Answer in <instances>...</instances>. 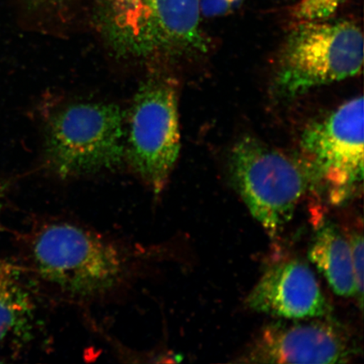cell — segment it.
Here are the masks:
<instances>
[{
    "label": "cell",
    "instance_id": "obj_1",
    "mask_svg": "<svg viewBox=\"0 0 364 364\" xmlns=\"http://www.w3.org/2000/svg\"><path fill=\"white\" fill-rule=\"evenodd\" d=\"M200 0H97L95 21L122 58L171 60L208 53Z\"/></svg>",
    "mask_w": 364,
    "mask_h": 364
},
{
    "label": "cell",
    "instance_id": "obj_2",
    "mask_svg": "<svg viewBox=\"0 0 364 364\" xmlns=\"http://www.w3.org/2000/svg\"><path fill=\"white\" fill-rule=\"evenodd\" d=\"M27 256L34 273L68 297H101L129 274V258L117 245L68 222L45 224L31 235Z\"/></svg>",
    "mask_w": 364,
    "mask_h": 364
},
{
    "label": "cell",
    "instance_id": "obj_3",
    "mask_svg": "<svg viewBox=\"0 0 364 364\" xmlns=\"http://www.w3.org/2000/svg\"><path fill=\"white\" fill-rule=\"evenodd\" d=\"M46 166L60 178L116 169L125 161L124 116L116 105H63L44 126Z\"/></svg>",
    "mask_w": 364,
    "mask_h": 364
},
{
    "label": "cell",
    "instance_id": "obj_4",
    "mask_svg": "<svg viewBox=\"0 0 364 364\" xmlns=\"http://www.w3.org/2000/svg\"><path fill=\"white\" fill-rule=\"evenodd\" d=\"M363 65V35L356 23L299 21L280 53L276 88L294 97L321 86L351 78Z\"/></svg>",
    "mask_w": 364,
    "mask_h": 364
},
{
    "label": "cell",
    "instance_id": "obj_5",
    "mask_svg": "<svg viewBox=\"0 0 364 364\" xmlns=\"http://www.w3.org/2000/svg\"><path fill=\"white\" fill-rule=\"evenodd\" d=\"M230 172L249 211L272 238L292 220L311 186L300 161L253 136H245L232 149Z\"/></svg>",
    "mask_w": 364,
    "mask_h": 364
},
{
    "label": "cell",
    "instance_id": "obj_6",
    "mask_svg": "<svg viewBox=\"0 0 364 364\" xmlns=\"http://www.w3.org/2000/svg\"><path fill=\"white\" fill-rule=\"evenodd\" d=\"M180 149L176 83L166 72L156 70L135 94L125 139V159L159 194L169 180Z\"/></svg>",
    "mask_w": 364,
    "mask_h": 364
},
{
    "label": "cell",
    "instance_id": "obj_7",
    "mask_svg": "<svg viewBox=\"0 0 364 364\" xmlns=\"http://www.w3.org/2000/svg\"><path fill=\"white\" fill-rule=\"evenodd\" d=\"M363 98L354 97L304 129L300 163L311 186L331 203H343L363 181Z\"/></svg>",
    "mask_w": 364,
    "mask_h": 364
},
{
    "label": "cell",
    "instance_id": "obj_8",
    "mask_svg": "<svg viewBox=\"0 0 364 364\" xmlns=\"http://www.w3.org/2000/svg\"><path fill=\"white\" fill-rule=\"evenodd\" d=\"M277 321L264 327L237 362L346 363L355 351L347 333L323 317Z\"/></svg>",
    "mask_w": 364,
    "mask_h": 364
},
{
    "label": "cell",
    "instance_id": "obj_9",
    "mask_svg": "<svg viewBox=\"0 0 364 364\" xmlns=\"http://www.w3.org/2000/svg\"><path fill=\"white\" fill-rule=\"evenodd\" d=\"M245 303L254 311L291 321L324 317L329 311L315 273L299 260L268 268Z\"/></svg>",
    "mask_w": 364,
    "mask_h": 364
},
{
    "label": "cell",
    "instance_id": "obj_10",
    "mask_svg": "<svg viewBox=\"0 0 364 364\" xmlns=\"http://www.w3.org/2000/svg\"><path fill=\"white\" fill-rule=\"evenodd\" d=\"M309 259L340 297H356V285L348 240L330 221L318 226L309 250Z\"/></svg>",
    "mask_w": 364,
    "mask_h": 364
},
{
    "label": "cell",
    "instance_id": "obj_11",
    "mask_svg": "<svg viewBox=\"0 0 364 364\" xmlns=\"http://www.w3.org/2000/svg\"><path fill=\"white\" fill-rule=\"evenodd\" d=\"M33 304L21 268L0 261V348L25 338L33 320Z\"/></svg>",
    "mask_w": 364,
    "mask_h": 364
},
{
    "label": "cell",
    "instance_id": "obj_12",
    "mask_svg": "<svg viewBox=\"0 0 364 364\" xmlns=\"http://www.w3.org/2000/svg\"><path fill=\"white\" fill-rule=\"evenodd\" d=\"M347 0H300L295 4L292 16L296 21L328 20Z\"/></svg>",
    "mask_w": 364,
    "mask_h": 364
},
{
    "label": "cell",
    "instance_id": "obj_13",
    "mask_svg": "<svg viewBox=\"0 0 364 364\" xmlns=\"http://www.w3.org/2000/svg\"><path fill=\"white\" fill-rule=\"evenodd\" d=\"M348 240L353 268L356 297L362 311L363 306V234L360 230H349L345 234Z\"/></svg>",
    "mask_w": 364,
    "mask_h": 364
},
{
    "label": "cell",
    "instance_id": "obj_14",
    "mask_svg": "<svg viewBox=\"0 0 364 364\" xmlns=\"http://www.w3.org/2000/svg\"><path fill=\"white\" fill-rule=\"evenodd\" d=\"M242 0H200L202 16L217 17L225 15L237 7Z\"/></svg>",
    "mask_w": 364,
    "mask_h": 364
},
{
    "label": "cell",
    "instance_id": "obj_15",
    "mask_svg": "<svg viewBox=\"0 0 364 364\" xmlns=\"http://www.w3.org/2000/svg\"><path fill=\"white\" fill-rule=\"evenodd\" d=\"M33 7L48 14L61 11L68 0H29Z\"/></svg>",
    "mask_w": 364,
    "mask_h": 364
},
{
    "label": "cell",
    "instance_id": "obj_16",
    "mask_svg": "<svg viewBox=\"0 0 364 364\" xmlns=\"http://www.w3.org/2000/svg\"><path fill=\"white\" fill-rule=\"evenodd\" d=\"M8 191L9 182L6 180L0 179V215H1L4 203L6 201Z\"/></svg>",
    "mask_w": 364,
    "mask_h": 364
}]
</instances>
